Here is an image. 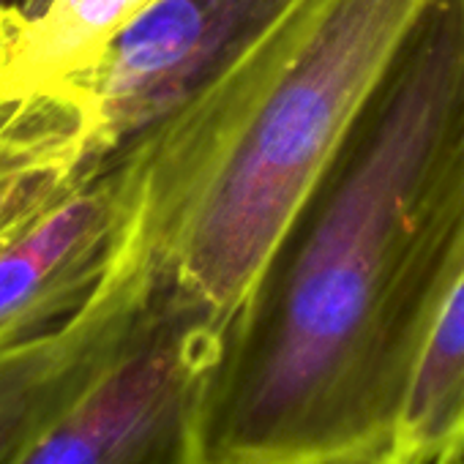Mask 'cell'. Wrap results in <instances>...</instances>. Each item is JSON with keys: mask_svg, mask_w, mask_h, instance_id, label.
Here are the masks:
<instances>
[{"mask_svg": "<svg viewBox=\"0 0 464 464\" xmlns=\"http://www.w3.org/2000/svg\"><path fill=\"white\" fill-rule=\"evenodd\" d=\"M131 208V172L112 153L85 183L0 246V353L72 320L107 276Z\"/></svg>", "mask_w": 464, "mask_h": 464, "instance_id": "5", "label": "cell"}, {"mask_svg": "<svg viewBox=\"0 0 464 464\" xmlns=\"http://www.w3.org/2000/svg\"><path fill=\"white\" fill-rule=\"evenodd\" d=\"M156 0H53L25 25L6 80L55 82L85 74L104 47Z\"/></svg>", "mask_w": 464, "mask_h": 464, "instance_id": "9", "label": "cell"}, {"mask_svg": "<svg viewBox=\"0 0 464 464\" xmlns=\"http://www.w3.org/2000/svg\"><path fill=\"white\" fill-rule=\"evenodd\" d=\"M17 4H20V0H17Z\"/></svg>", "mask_w": 464, "mask_h": 464, "instance_id": "14", "label": "cell"}, {"mask_svg": "<svg viewBox=\"0 0 464 464\" xmlns=\"http://www.w3.org/2000/svg\"><path fill=\"white\" fill-rule=\"evenodd\" d=\"M431 0H298L123 150L150 260L224 325Z\"/></svg>", "mask_w": 464, "mask_h": 464, "instance_id": "2", "label": "cell"}, {"mask_svg": "<svg viewBox=\"0 0 464 464\" xmlns=\"http://www.w3.org/2000/svg\"><path fill=\"white\" fill-rule=\"evenodd\" d=\"M6 72H9V61H6V55H4V53H0V82H4Z\"/></svg>", "mask_w": 464, "mask_h": 464, "instance_id": "12", "label": "cell"}, {"mask_svg": "<svg viewBox=\"0 0 464 464\" xmlns=\"http://www.w3.org/2000/svg\"><path fill=\"white\" fill-rule=\"evenodd\" d=\"M110 156L96 99L82 80L0 82V246Z\"/></svg>", "mask_w": 464, "mask_h": 464, "instance_id": "7", "label": "cell"}, {"mask_svg": "<svg viewBox=\"0 0 464 464\" xmlns=\"http://www.w3.org/2000/svg\"><path fill=\"white\" fill-rule=\"evenodd\" d=\"M298 0H156L77 74L96 99L112 153L153 129Z\"/></svg>", "mask_w": 464, "mask_h": 464, "instance_id": "4", "label": "cell"}, {"mask_svg": "<svg viewBox=\"0 0 464 464\" xmlns=\"http://www.w3.org/2000/svg\"><path fill=\"white\" fill-rule=\"evenodd\" d=\"M150 276V257L123 229L91 301L61 328L0 353V464H9L93 380L126 331Z\"/></svg>", "mask_w": 464, "mask_h": 464, "instance_id": "6", "label": "cell"}, {"mask_svg": "<svg viewBox=\"0 0 464 464\" xmlns=\"http://www.w3.org/2000/svg\"><path fill=\"white\" fill-rule=\"evenodd\" d=\"M224 328L150 260L145 293L102 369L9 464H199Z\"/></svg>", "mask_w": 464, "mask_h": 464, "instance_id": "3", "label": "cell"}, {"mask_svg": "<svg viewBox=\"0 0 464 464\" xmlns=\"http://www.w3.org/2000/svg\"><path fill=\"white\" fill-rule=\"evenodd\" d=\"M464 274V0H431L224 328L199 464L388 453Z\"/></svg>", "mask_w": 464, "mask_h": 464, "instance_id": "1", "label": "cell"}, {"mask_svg": "<svg viewBox=\"0 0 464 464\" xmlns=\"http://www.w3.org/2000/svg\"><path fill=\"white\" fill-rule=\"evenodd\" d=\"M459 464H464V459H461V461H459Z\"/></svg>", "mask_w": 464, "mask_h": 464, "instance_id": "13", "label": "cell"}, {"mask_svg": "<svg viewBox=\"0 0 464 464\" xmlns=\"http://www.w3.org/2000/svg\"><path fill=\"white\" fill-rule=\"evenodd\" d=\"M328 464H410V461H407V459H401L396 450H388V453L358 456V459H342V461H328Z\"/></svg>", "mask_w": 464, "mask_h": 464, "instance_id": "11", "label": "cell"}, {"mask_svg": "<svg viewBox=\"0 0 464 464\" xmlns=\"http://www.w3.org/2000/svg\"><path fill=\"white\" fill-rule=\"evenodd\" d=\"M393 450L410 464L464 459V274L429 336Z\"/></svg>", "mask_w": 464, "mask_h": 464, "instance_id": "8", "label": "cell"}, {"mask_svg": "<svg viewBox=\"0 0 464 464\" xmlns=\"http://www.w3.org/2000/svg\"><path fill=\"white\" fill-rule=\"evenodd\" d=\"M25 25H28V17L23 14L17 0H0V53L6 55L9 66H12V58L20 47Z\"/></svg>", "mask_w": 464, "mask_h": 464, "instance_id": "10", "label": "cell"}]
</instances>
